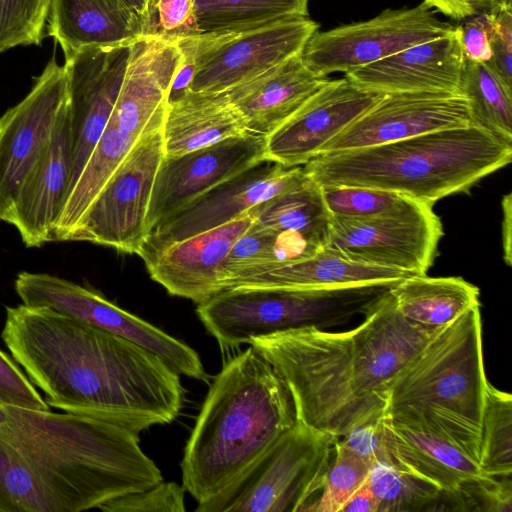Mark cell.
<instances>
[{"label": "cell", "mask_w": 512, "mask_h": 512, "mask_svg": "<svg viewBox=\"0 0 512 512\" xmlns=\"http://www.w3.org/2000/svg\"><path fill=\"white\" fill-rule=\"evenodd\" d=\"M341 512H379V501L371 490L367 478L349 497Z\"/></svg>", "instance_id": "43"}, {"label": "cell", "mask_w": 512, "mask_h": 512, "mask_svg": "<svg viewBox=\"0 0 512 512\" xmlns=\"http://www.w3.org/2000/svg\"><path fill=\"white\" fill-rule=\"evenodd\" d=\"M123 3L136 15L139 19L143 36H145L147 26L150 19L152 0H122Z\"/></svg>", "instance_id": "46"}, {"label": "cell", "mask_w": 512, "mask_h": 512, "mask_svg": "<svg viewBox=\"0 0 512 512\" xmlns=\"http://www.w3.org/2000/svg\"><path fill=\"white\" fill-rule=\"evenodd\" d=\"M337 439L297 421L244 475L196 511H304L321 489Z\"/></svg>", "instance_id": "8"}, {"label": "cell", "mask_w": 512, "mask_h": 512, "mask_svg": "<svg viewBox=\"0 0 512 512\" xmlns=\"http://www.w3.org/2000/svg\"><path fill=\"white\" fill-rule=\"evenodd\" d=\"M196 0H152L145 36L183 39L200 35Z\"/></svg>", "instance_id": "38"}, {"label": "cell", "mask_w": 512, "mask_h": 512, "mask_svg": "<svg viewBox=\"0 0 512 512\" xmlns=\"http://www.w3.org/2000/svg\"><path fill=\"white\" fill-rule=\"evenodd\" d=\"M465 62L461 26L457 25L445 36L345 73V78L359 88L381 94H461Z\"/></svg>", "instance_id": "21"}, {"label": "cell", "mask_w": 512, "mask_h": 512, "mask_svg": "<svg viewBox=\"0 0 512 512\" xmlns=\"http://www.w3.org/2000/svg\"><path fill=\"white\" fill-rule=\"evenodd\" d=\"M250 211L254 215V224L262 228L278 233L299 232L327 243L331 214L321 186L308 176Z\"/></svg>", "instance_id": "29"}, {"label": "cell", "mask_w": 512, "mask_h": 512, "mask_svg": "<svg viewBox=\"0 0 512 512\" xmlns=\"http://www.w3.org/2000/svg\"><path fill=\"white\" fill-rule=\"evenodd\" d=\"M247 133L226 91L188 89L168 102L161 128L163 153L178 156Z\"/></svg>", "instance_id": "26"}, {"label": "cell", "mask_w": 512, "mask_h": 512, "mask_svg": "<svg viewBox=\"0 0 512 512\" xmlns=\"http://www.w3.org/2000/svg\"><path fill=\"white\" fill-rule=\"evenodd\" d=\"M1 337L50 407L138 434L183 409L180 374L161 357L49 307H6Z\"/></svg>", "instance_id": "1"}, {"label": "cell", "mask_w": 512, "mask_h": 512, "mask_svg": "<svg viewBox=\"0 0 512 512\" xmlns=\"http://www.w3.org/2000/svg\"><path fill=\"white\" fill-rule=\"evenodd\" d=\"M162 480L127 427L0 403L1 512H80Z\"/></svg>", "instance_id": "2"}, {"label": "cell", "mask_w": 512, "mask_h": 512, "mask_svg": "<svg viewBox=\"0 0 512 512\" xmlns=\"http://www.w3.org/2000/svg\"><path fill=\"white\" fill-rule=\"evenodd\" d=\"M476 13L512 8V0H470Z\"/></svg>", "instance_id": "47"}, {"label": "cell", "mask_w": 512, "mask_h": 512, "mask_svg": "<svg viewBox=\"0 0 512 512\" xmlns=\"http://www.w3.org/2000/svg\"><path fill=\"white\" fill-rule=\"evenodd\" d=\"M390 463L441 493H455L486 477L479 464L442 437L382 418Z\"/></svg>", "instance_id": "24"}, {"label": "cell", "mask_w": 512, "mask_h": 512, "mask_svg": "<svg viewBox=\"0 0 512 512\" xmlns=\"http://www.w3.org/2000/svg\"><path fill=\"white\" fill-rule=\"evenodd\" d=\"M328 80L311 71L299 54L226 92L248 132L267 137Z\"/></svg>", "instance_id": "23"}, {"label": "cell", "mask_w": 512, "mask_h": 512, "mask_svg": "<svg viewBox=\"0 0 512 512\" xmlns=\"http://www.w3.org/2000/svg\"><path fill=\"white\" fill-rule=\"evenodd\" d=\"M0 403L37 411H50L32 382L0 350Z\"/></svg>", "instance_id": "40"}, {"label": "cell", "mask_w": 512, "mask_h": 512, "mask_svg": "<svg viewBox=\"0 0 512 512\" xmlns=\"http://www.w3.org/2000/svg\"><path fill=\"white\" fill-rule=\"evenodd\" d=\"M470 124L468 101L461 94H383L374 105L327 142L319 155L378 146Z\"/></svg>", "instance_id": "17"}, {"label": "cell", "mask_w": 512, "mask_h": 512, "mask_svg": "<svg viewBox=\"0 0 512 512\" xmlns=\"http://www.w3.org/2000/svg\"><path fill=\"white\" fill-rule=\"evenodd\" d=\"M185 488L176 482L156 485L114 498L98 509L106 512H183Z\"/></svg>", "instance_id": "37"}, {"label": "cell", "mask_w": 512, "mask_h": 512, "mask_svg": "<svg viewBox=\"0 0 512 512\" xmlns=\"http://www.w3.org/2000/svg\"><path fill=\"white\" fill-rule=\"evenodd\" d=\"M321 188L324 202L331 216L369 218L398 212L418 202L396 192L368 187L321 186Z\"/></svg>", "instance_id": "35"}, {"label": "cell", "mask_w": 512, "mask_h": 512, "mask_svg": "<svg viewBox=\"0 0 512 512\" xmlns=\"http://www.w3.org/2000/svg\"><path fill=\"white\" fill-rule=\"evenodd\" d=\"M319 24L288 17L260 26L193 36V92H224L302 54Z\"/></svg>", "instance_id": "11"}, {"label": "cell", "mask_w": 512, "mask_h": 512, "mask_svg": "<svg viewBox=\"0 0 512 512\" xmlns=\"http://www.w3.org/2000/svg\"><path fill=\"white\" fill-rule=\"evenodd\" d=\"M423 3L453 20H464L477 14L470 0H424Z\"/></svg>", "instance_id": "44"}, {"label": "cell", "mask_w": 512, "mask_h": 512, "mask_svg": "<svg viewBox=\"0 0 512 512\" xmlns=\"http://www.w3.org/2000/svg\"><path fill=\"white\" fill-rule=\"evenodd\" d=\"M382 96L346 78L328 80L266 137V157L285 167L305 165Z\"/></svg>", "instance_id": "19"}, {"label": "cell", "mask_w": 512, "mask_h": 512, "mask_svg": "<svg viewBox=\"0 0 512 512\" xmlns=\"http://www.w3.org/2000/svg\"><path fill=\"white\" fill-rule=\"evenodd\" d=\"M460 89L468 101L471 124L512 144V95L484 62L466 60Z\"/></svg>", "instance_id": "31"}, {"label": "cell", "mask_w": 512, "mask_h": 512, "mask_svg": "<svg viewBox=\"0 0 512 512\" xmlns=\"http://www.w3.org/2000/svg\"><path fill=\"white\" fill-rule=\"evenodd\" d=\"M412 274L349 260L326 248L291 263L256 271L229 280L230 288H333L367 284H396Z\"/></svg>", "instance_id": "27"}, {"label": "cell", "mask_w": 512, "mask_h": 512, "mask_svg": "<svg viewBox=\"0 0 512 512\" xmlns=\"http://www.w3.org/2000/svg\"><path fill=\"white\" fill-rule=\"evenodd\" d=\"M439 329L407 320L388 291L351 330L297 328L249 344L285 381L297 420L341 438L384 414L391 383Z\"/></svg>", "instance_id": "3"}, {"label": "cell", "mask_w": 512, "mask_h": 512, "mask_svg": "<svg viewBox=\"0 0 512 512\" xmlns=\"http://www.w3.org/2000/svg\"><path fill=\"white\" fill-rule=\"evenodd\" d=\"M371 466L344 447L338 438L321 485V493L304 511L341 512L349 497L366 480Z\"/></svg>", "instance_id": "34"}, {"label": "cell", "mask_w": 512, "mask_h": 512, "mask_svg": "<svg viewBox=\"0 0 512 512\" xmlns=\"http://www.w3.org/2000/svg\"><path fill=\"white\" fill-rule=\"evenodd\" d=\"M72 164L69 103L45 150L25 176L7 223L27 247L52 242V230L67 193Z\"/></svg>", "instance_id": "22"}, {"label": "cell", "mask_w": 512, "mask_h": 512, "mask_svg": "<svg viewBox=\"0 0 512 512\" xmlns=\"http://www.w3.org/2000/svg\"><path fill=\"white\" fill-rule=\"evenodd\" d=\"M249 210L214 229L175 242L145 260L150 277L171 295L200 304L225 289V260L252 225Z\"/></svg>", "instance_id": "20"}, {"label": "cell", "mask_w": 512, "mask_h": 512, "mask_svg": "<svg viewBox=\"0 0 512 512\" xmlns=\"http://www.w3.org/2000/svg\"><path fill=\"white\" fill-rule=\"evenodd\" d=\"M133 42L88 47L65 57L72 153L66 196L110 119Z\"/></svg>", "instance_id": "16"}, {"label": "cell", "mask_w": 512, "mask_h": 512, "mask_svg": "<svg viewBox=\"0 0 512 512\" xmlns=\"http://www.w3.org/2000/svg\"><path fill=\"white\" fill-rule=\"evenodd\" d=\"M34 80L24 99L0 117V221L4 222L69 103L67 74L55 57Z\"/></svg>", "instance_id": "15"}, {"label": "cell", "mask_w": 512, "mask_h": 512, "mask_svg": "<svg viewBox=\"0 0 512 512\" xmlns=\"http://www.w3.org/2000/svg\"><path fill=\"white\" fill-rule=\"evenodd\" d=\"M454 28L423 2L383 10L377 16L333 29L316 31L301 54L315 74L352 72L410 46L445 36Z\"/></svg>", "instance_id": "13"}, {"label": "cell", "mask_w": 512, "mask_h": 512, "mask_svg": "<svg viewBox=\"0 0 512 512\" xmlns=\"http://www.w3.org/2000/svg\"><path fill=\"white\" fill-rule=\"evenodd\" d=\"M46 36L66 57L88 47L133 42L143 31L122 0H50Z\"/></svg>", "instance_id": "25"}, {"label": "cell", "mask_w": 512, "mask_h": 512, "mask_svg": "<svg viewBox=\"0 0 512 512\" xmlns=\"http://www.w3.org/2000/svg\"><path fill=\"white\" fill-rule=\"evenodd\" d=\"M488 383L476 305L440 327L396 376L383 415L442 437L478 463Z\"/></svg>", "instance_id": "6"}, {"label": "cell", "mask_w": 512, "mask_h": 512, "mask_svg": "<svg viewBox=\"0 0 512 512\" xmlns=\"http://www.w3.org/2000/svg\"><path fill=\"white\" fill-rule=\"evenodd\" d=\"M161 129L141 137L84 212L67 241H87L139 255L163 159Z\"/></svg>", "instance_id": "10"}, {"label": "cell", "mask_w": 512, "mask_h": 512, "mask_svg": "<svg viewBox=\"0 0 512 512\" xmlns=\"http://www.w3.org/2000/svg\"><path fill=\"white\" fill-rule=\"evenodd\" d=\"M461 26V44L466 60L488 62L491 58L487 12L478 13Z\"/></svg>", "instance_id": "42"}, {"label": "cell", "mask_w": 512, "mask_h": 512, "mask_svg": "<svg viewBox=\"0 0 512 512\" xmlns=\"http://www.w3.org/2000/svg\"><path fill=\"white\" fill-rule=\"evenodd\" d=\"M443 235L433 206L418 201L375 217L331 216L324 248L349 260L424 275Z\"/></svg>", "instance_id": "12"}, {"label": "cell", "mask_w": 512, "mask_h": 512, "mask_svg": "<svg viewBox=\"0 0 512 512\" xmlns=\"http://www.w3.org/2000/svg\"><path fill=\"white\" fill-rule=\"evenodd\" d=\"M382 418L383 415L354 427L346 435L339 438L340 443L370 464L377 461L390 463L384 443Z\"/></svg>", "instance_id": "41"}, {"label": "cell", "mask_w": 512, "mask_h": 512, "mask_svg": "<svg viewBox=\"0 0 512 512\" xmlns=\"http://www.w3.org/2000/svg\"><path fill=\"white\" fill-rule=\"evenodd\" d=\"M50 0H0V53L16 46L41 45Z\"/></svg>", "instance_id": "36"}, {"label": "cell", "mask_w": 512, "mask_h": 512, "mask_svg": "<svg viewBox=\"0 0 512 512\" xmlns=\"http://www.w3.org/2000/svg\"><path fill=\"white\" fill-rule=\"evenodd\" d=\"M265 157L266 137L253 133L227 138L182 155L163 156L153 185L148 230L212 187Z\"/></svg>", "instance_id": "18"}, {"label": "cell", "mask_w": 512, "mask_h": 512, "mask_svg": "<svg viewBox=\"0 0 512 512\" xmlns=\"http://www.w3.org/2000/svg\"><path fill=\"white\" fill-rule=\"evenodd\" d=\"M492 55L485 64L512 95V8L487 12Z\"/></svg>", "instance_id": "39"}, {"label": "cell", "mask_w": 512, "mask_h": 512, "mask_svg": "<svg viewBox=\"0 0 512 512\" xmlns=\"http://www.w3.org/2000/svg\"><path fill=\"white\" fill-rule=\"evenodd\" d=\"M392 284L333 288H230L198 304L197 315L223 349L290 329H328L366 315Z\"/></svg>", "instance_id": "7"}, {"label": "cell", "mask_w": 512, "mask_h": 512, "mask_svg": "<svg viewBox=\"0 0 512 512\" xmlns=\"http://www.w3.org/2000/svg\"><path fill=\"white\" fill-rule=\"evenodd\" d=\"M478 464L486 477H511L512 397L490 383L485 395Z\"/></svg>", "instance_id": "32"}, {"label": "cell", "mask_w": 512, "mask_h": 512, "mask_svg": "<svg viewBox=\"0 0 512 512\" xmlns=\"http://www.w3.org/2000/svg\"><path fill=\"white\" fill-rule=\"evenodd\" d=\"M306 177L302 166L285 167L265 157L160 220L139 256L145 261L175 242L228 223Z\"/></svg>", "instance_id": "14"}, {"label": "cell", "mask_w": 512, "mask_h": 512, "mask_svg": "<svg viewBox=\"0 0 512 512\" xmlns=\"http://www.w3.org/2000/svg\"><path fill=\"white\" fill-rule=\"evenodd\" d=\"M15 290L24 305L49 307L127 339L161 357L180 375L202 381L208 378L193 348L93 290L49 274L26 271L17 275Z\"/></svg>", "instance_id": "9"}, {"label": "cell", "mask_w": 512, "mask_h": 512, "mask_svg": "<svg viewBox=\"0 0 512 512\" xmlns=\"http://www.w3.org/2000/svg\"><path fill=\"white\" fill-rule=\"evenodd\" d=\"M511 160L512 144L470 124L378 146L321 154L303 169L320 186L374 188L433 206L452 194L468 193Z\"/></svg>", "instance_id": "5"}, {"label": "cell", "mask_w": 512, "mask_h": 512, "mask_svg": "<svg viewBox=\"0 0 512 512\" xmlns=\"http://www.w3.org/2000/svg\"><path fill=\"white\" fill-rule=\"evenodd\" d=\"M389 292L407 320L428 328L444 326L480 305L478 287L461 277L412 275L394 284Z\"/></svg>", "instance_id": "28"}, {"label": "cell", "mask_w": 512, "mask_h": 512, "mask_svg": "<svg viewBox=\"0 0 512 512\" xmlns=\"http://www.w3.org/2000/svg\"><path fill=\"white\" fill-rule=\"evenodd\" d=\"M309 0H196L201 34L244 30L288 17H307Z\"/></svg>", "instance_id": "30"}, {"label": "cell", "mask_w": 512, "mask_h": 512, "mask_svg": "<svg viewBox=\"0 0 512 512\" xmlns=\"http://www.w3.org/2000/svg\"><path fill=\"white\" fill-rule=\"evenodd\" d=\"M290 391L252 345L210 385L185 445L182 485L198 504L221 494L297 422Z\"/></svg>", "instance_id": "4"}, {"label": "cell", "mask_w": 512, "mask_h": 512, "mask_svg": "<svg viewBox=\"0 0 512 512\" xmlns=\"http://www.w3.org/2000/svg\"><path fill=\"white\" fill-rule=\"evenodd\" d=\"M502 246L504 262L512 264V193L505 194L502 198Z\"/></svg>", "instance_id": "45"}, {"label": "cell", "mask_w": 512, "mask_h": 512, "mask_svg": "<svg viewBox=\"0 0 512 512\" xmlns=\"http://www.w3.org/2000/svg\"><path fill=\"white\" fill-rule=\"evenodd\" d=\"M367 480L379 501V512L425 510L441 495L435 487L385 461L372 464Z\"/></svg>", "instance_id": "33"}]
</instances>
